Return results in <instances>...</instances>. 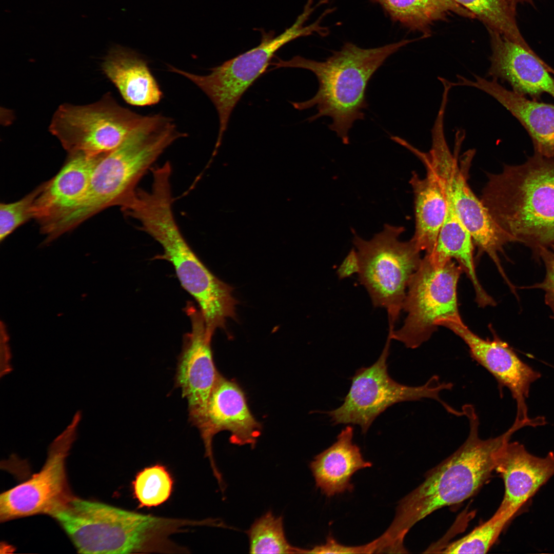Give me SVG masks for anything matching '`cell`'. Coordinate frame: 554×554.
I'll return each instance as SVG.
<instances>
[{
    "instance_id": "cell-1",
    "label": "cell",
    "mask_w": 554,
    "mask_h": 554,
    "mask_svg": "<svg viewBox=\"0 0 554 554\" xmlns=\"http://www.w3.org/2000/svg\"><path fill=\"white\" fill-rule=\"evenodd\" d=\"M469 432L463 444L451 455L428 471L424 481L399 503L395 517L382 535L389 544L403 545L408 531L437 509L459 503L473 496L495 470L499 452L520 429L512 426L495 438L479 435V419L472 405L462 408Z\"/></svg>"
},
{
    "instance_id": "cell-2",
    "label": "cell",
    "mask_w": 554,
    "mask_h": 554,
    "mask_svg": "<svg viewBox=\"0 0 554 554\" xmlns=\"http://www.w3.org/2000/svg\"><path fill=\"white\" fill-rule=\"evenodd\" d=\"M79 553H177L171 539L184 531L183 519L145 515L70 496L49 514Z\"/></svg>"
},
{
    "instance_id": "cell-3",
    "label": "cell",
    "mask_w": 554,
    "mask_h": 554,
    "mask_svg": "<svg viewBox=\"0 0 554 554\" xmlns=\"http://www.w3.org/2000/svg\"><path fill=\"white\" fill-rule=\"evenodd\" d=\"M481 200L515 242L539 252L554 244V158L534 153L522 164L488 173Z\"/></svg>"
},
{
    "instance_id": "cell-4",
    "label": "cell",
    "mask_w": 554,
    "mask_h": 554,
    "mask_svg": "<svg viewBox=\"0 0 554 554\" xmlns=\"http://www.w3.org/2000/svg\"><path fill=\"white\" fill-rule=\"evenodd\" d=\"M419 38L403 39L382 46L362 48L346 42L324 61H316L296 55L287 61L278 58L270 63L273 69L296 68L314 74L319 89L313 97L301 102H292L294 108L305 110L315 107L318 112L307 120L311 122L329 116V128L336 133L343 144L349 143V132L354 122L364 118L367 108V84L375 71L392 54Z\"/></svg>"
},
{
    "instance_id": "cell-5",
    "label": "cell",
    "mask_w": 554,
    "mask_h": 554,
    "mask_svg": "<svg viewBox=\"0 0 554 554\" xmlns=\"http://www.w3.org/2000/svg\"><path fill=\"white\" fill-rule=\"evenodd\" d=\"M185 136L167 117L144 116L123 142L97 163L81 202L52 226L53 234L58 236L106 208L121 207L164 150Z\"/></svg>"
},
{
    "instance_id": "cell-6",
    "label": "cell",
    "mask_w": 554,
    "mask_h": 554,
    "mask_svg": "<svg viewBox=\"0 0 554 554\" xmlns=\"http://www.w3.org/2000/svg\"><path fill=\"white\" fill-rule=\"evenodd\" d=\"M444 118L445 113L439 112L431 130V146L427 152L419 150L406 140L402 146L432 169L446 199L470 233L479 254H488L501 272L503 269L499 254L503 252L505 245L514 241L497 225L469 187L468 173L475 151L469 150L459 156L465 136V131L459 129L456 133L454 151L451 153L445 137Z\"/></svg>"
},
{
    "instance_id": "cell-7",
    "label": "cell",
    "mask_w": 554,
    "mask_h": 554,
    "mask_svg": "<svg viewBox=\"0 0 554 554\" xmlns=\"http://www.w3.org/2000/svg\"><path fill=\"white\" fill-rule=\"evenodd\" d=\"M142 229L162 246L160 257L173 266L184 289L196 301L205 322L207 334L212 337L217 328L226 329L227 319H235L238 302L233 288L216 277L199 259L182 234L172 208L159 205L144 216Z\"/></svg>"
},
{
    "instance_id": "cell-8",
    "label": "cell",
    "mask_w": 554,
    "mask_h": 554,
    "mask_svg": "<svg viewBox=\"0 0 554 554\" xmlns=\"http://www.w3.org/2000/svg\"><path fill=\"white\" fill-rule=\"evenodd\" d=\"M405 230L403 226L386 224L369 240L353 233L359 281L374 307L386 310L389 328L392 329L402 310L409 281L422 260L421 251L411 239L400 240Z\"/></svg>"
},
{
    "instance_id": "cell-9",
    "label": "cell",
    "mask_w": 554,
    "mask_h": 554,
    "mask_svg": "<svg viewBox=\"0 0 554 554\" xmlns=\"http://www.w3.org/2000/svg\"><path fill=\"white\" fill-rule=\"evenodd\" d=\"M392 339L388 333L382 352L370 366L356 370L351 384L342 404L326 412L334 425H359L365 434L374 420L387 408L396 403L429 399L439 403L449 413L458 416L454 409L441 398V393L450 390V382H442L437 375L431 377L425 384L410 386L400 384L389 375L387 360Z\"/></svg>"
},
{
    "instance_id": "cell-10",
    "label": "cell",
    "mask_w": 554,
    "mask_h": 554,
    "mask_svg": "<svg viewBox=\"0 0 554 554\" xmlns=\"http://www.w3.org/2000/svg\"><path fill=\"white\" fill-rule=\"evenodd\" d=\"M463 272L452 260L436 263L425 254L411 276L402 309L407 313L399 329L389 330L392 340L415 349L427 341L442 320L461 321L457 289Z\"/></svg>"
},
{
    "instance_id": "cell-11",
    "label": "cell",
    "mask_w": 554,
    "mask_h": 554,
    "mask_svg": "<svg viewBox=\"0 0 554 554\" xmlns=\"http://www.w3.org/2000/svg\"><path fill=\"white\" fill-rule=\"evenodd\" d=\"M310 29L304 21L294 23L278 35L263 33L256 47L211 69L205 75L192 74L169 66V70L184 76L199 87L214 105L219 118V130L215 147H219L226 131L231 113L241 97L266 70L275 53L290 42L309 35Z\"/></svg>"
},
{
    "instance_id": "cell-12",
    "label": "cell",
    "mask_w": 554,
    "mask_h": 554,
    "mask_svg": "<svg viewBox=\"0 0 554 554\" xmlns=\"http://www.w3.org/2000/svg\"><path fill=\"white\" fill-rule=\"evenodd\" d=\"M144 116L107 94L86 105L64 104L54 113L50 132L70 153L105 154L117 148Z\"/></svg>"
},
{
    "instance_id": "cell-13",
    "label": "cell",
    "mask_w": 554,
    "mask_h": 554,
    "mask_svg": "<svg viewBox=\"0 0 554 554\" xmlns=\"http://www.w3.org/2000/svg\"><path fill=\"white\" fill-rule=\"evenodd\" d=\"M81 418V411H77L70 424L51 443L45 463L38 472L1 494V521L49 515L71 496L67 483L66 459L76 439Z\"/></svg>"
},
{
    "instance_id": "cell-14",
    "label": "cell",
    "mask_w": 554,
    "mask_h": 554,
    "mask_svg": "<svg viewBox=\"0 0 554 554\" xmlns=\"http://www.w3.org/2000/svg\"><path fill=\"white\" fill-rule=\"evenodd\" d=\"M198 429L213 474L220 487L224 486L212 450V440L220 431L230 432V441L238 445L254 448L262 427L251 412L245 393L235 382L221 375L207 405L200 416L192 423Z\"/></svg>"
},
{
    "instance_id": "cell-15",
    "label": "cell",
    "mask_w": 554,
    "mask_h": 554,
    "mask_svg": "<svg viewBox=\"0 0 554 554\" xmlns=\"http://www.w3.org/2000/svg\"><path fill=\"white\" fill-rule=\"evenodd\" d=\"M451 330L467 345L471 357L496 379L500 388H507L517 403L515 423L533 422L527 416L526 399L531 383L541 374L523 362L505 342L497 336L484 339L472 332L462 320H442L437 323Z\"/></svg>"
},
{
    "instance_id": "cell-16",
    "label": "cell",
    "mask_w": 554,
    "mask_h": 554,
    "mask_svg": "<svg viewBox=\"0 0 554 554\" xmlns=\"http://www.w3.org/2000/svg\"><path fill=\"white\" fill-rule=\"evenodd\" d=\"M185 310L190 318L191 329L183 338L175 383L187 400L189 419L192 423L204 411L221 374L214 364L212 337L207 334L202 313L190 302Z\"/></svg>"
},
{
    "instance_id": "cell-17",
    "label": "cell",
    "mask_w": 554,
    "mask_h": 554,
    "mask_svg": "<svg viewBox=\"0 0 554 554\" xmlns=\"http://www.w3.org/2000/svg\"><path fill=\"white\" fill-rule=\"evenodd\" d=\"M491 54L487 76L507 82L516 92L538 100L544 93L554 98V78L531 48L488 31Z\"/></svg>"
},
{
    "instance_id": "cell-18",
    "label": "cell",
    "mask_w": 554,
    "mask_h": 554,
    "mask_svg": "<svg viewBox=\"0 0 554 554\" xmlns=\"http://www.w3.org/2000/svg\"><path fill=\"white\" fill-rule=\"evenodd\" d=\"M67 163L52 180L42 185L35 200L33 218L40 222L44 232L72 212L88 187L97 163L105 154L70 153Z\"/></svg>"
},
{
    "instance_id": "cell-19",
    "label": "cell",
    "mask_w": 554,
    "mask_h": 554,
    "mask_svg": "<svg viewBox=\"0 0 554 554\" xmlns=\"http://www.w3.org/2000/svg\"><path fill=\"white\" fill-rule=\"evenodd\" d=\"M495 471L503 479L505 489L499 508L516 515L554 476V453L538 457L523 444L508 441L499 452Z\"/></svg>"
},
{
    "instance_id": "cell-20",
    "label": "cell",
    "mask_w": 554,
    "mask_h": 554,
    "mask_svg": "<svg viewBox=\"0 0 554 554\" xmlns=\"http://www.w3.org/2000/svg\"><path fill=\"white\" fill-rule=\"evenodd\" d=\"M457 76L455 86L470 87L484 92L515 117L530 136L535 153L554 158V105L528 99L507 89L496 80H487L476 74H473V80Z\"/></svg>"
},
{
    "instance_id": "cell-21",
    "label": "cell",
    "mask_w": 554,
    "mask_h": 554,
    "mask_svg": "<svg viewBox=\"0 0 554 554\" xmlns=\"http://www.w3.org/2000/svg\"><path fill=\"white\" fill-rule=\"evenodd\" d=\"M353 428L347 426L336 441L317 454L309 464L315 486L328 497L351 492V478L358 470L372 464L364 460L360 447L353 442Z\"/></svg>"
},
{
    "instance_id": "cell-22",
    "label": "cell",
    "mask_w": 554,
    "mask_h": 554,
    "mask_svg": "<svg viewBox=\"0 0 554 554\" xmlns=\"http://www.w3.org/2000/svg\"><path fill=\"white\" fill-rule=\"evenodd\" d=\"M102 67L128 104L145 106L161 100L162 92L146 62L131 51L120 47L112 48Z\"/></svg>"
},
{
    "instance_id": "cell-23",
    "label": "cell",
    "mask_w": 554,
    "mask_h": 554,
    "mask_svg": "<svg viewBox=\"0 0 554 554\" xmlns=\"http://www.w3.org/2000/svg\"><path fill=\"white\" fill-rule=\"evenodd\" d=\"M426 176L413 171L409 181L414 194L415 230L411 240L426 254L433 251L445 220L447 201L445 193L432 169L423 164Z\"/></svg>"
},
{
    "instance_id": "cell-24",
    "label": "cell",
    "mask_w": 554,
    "mask_h": 554,
    "mask_svg": "<svg viewBox=\"0 0 554 554\" xmlns=\"http://www.w3.org/2000/svg\"><path fill=\"white\" fill-rule=\"evenodd\" d=\"M473 243L470 233L461 221L445 222L442 226L433 251L427 255L437 263H444L449 260L456 259L472 284L478 305L481 307L494 306L495 301L483 289L476 274Z\"/></svg>"
},
{
    "instance_id": "cell-25",
    "label": "cell",
    "mask_w": 554,
    "mask_h": 554,
    "mask_svg": "<svg viewBox=\"0 0 554 554\" xmlns=\"http://www.w3.org/2000/svg\"><path fill=\"white\" fill-rule=\"evenodd\" d=\"M380 6L393 22L427 37L431 25L453 13L475 18L469 10L454 0H370Z\"/></svg>"
},
{
    "instance_id": "cell-26",
    "label": "cell",
    "mask_w": 554,
    "mask_h": 554,
    "mask_svg": "<svg viewBox=\"0 0 554 554\" xmlns=\"http://www.w3.org/2000/svg\"><path fill=\"white\" fill-rule=\"evenodd\" d=\"M471 13L488 30L499 33L521 45L526 42L515 19L516 11L506 0H454Z\"/></svg>"
},
{
    "instance_id": "cell-27",
    "label": "cell",
    "mask_w": 554,
    "mask_h": 554,
    "mask_svg": "<svg viewBox=\"0 0 554 554\" xmlns=\"http://www.w3.org/2000/svg\"><path fill=\"white\" fill-rule=\"evenodd\" d=\"M173 486L172 474L161 463L140 470L131 483L132 496L138 508L155 507L164 504L170 498Z\"/></svg>"
},
{
    "instance_id": "cell-28",
    "label": "cell",
    "mask_w": 554,
    "mask_h": 554,
    "mask_svg": "<svg viewBox=\"0 0 554 554\" xmlns=\"http://www.w3.org/2000/svg\"><path fill=\"white\" fill-rule=\"evenodd\" d=\"M251 553H302L287 540L282 517L271 511L256 519L247 531Z\"/></svg>"
},
{
    "instance_id": "cell-29",
    "label": "cell",
    "mask_w": 554,
    "mask_h": 554,
    "mask_svg": "<svg viewBox=\"0 0 554 554\" xmlns=\"http://www.w3.org/2000/svg\"><path fill=\"white\" fill-rule=\"evenodd\" d=\"M515 515L510 511L498 508L488 521L464 537L443 547L436 553H485L495 543L504 527Z\"/></svg>"
},
{
    "instance_id": "cell-30",
    "label": "cell",
    "mask_w": 554,
    "mask_h": 554,
    "mask_svg": "<svg viewBox=\"0 0 554 554\" xmlns=\"http://www.w3.org/2000/svg\"><path fill=\"white\" fill-rule=\"evenodd\" d=\"M42 186L19 201L0 205V240L2 242L19 226L33 218V208Z\"/></svg>"
},
{
    "instance_id": "cell-31",
    "label": "cell",
    "mask_w": 554,
    "mask_h": 554,
    "mask_svg": "<svg viewBox=\"0 0 554 554\" xmlns=\"http://www.w3.org/2000/svg\"><path fill=\"white\" fill-rule=\"evenodd\" d=\"M537 260H542L545 267V275L543 281L537 283L530 288H539L544 292L545 304L551 311V317L554 319V244L542 250L539 253Z\"/></svg>"
},
{
    "instance_id": "cell-32",
    "label": "cell",
    "mask_w": 554,
    "mask_h": 554,
    "mask_svg": "<svg viewBox=\"0 0 554 554\" xmlns=\"http://www.w3.org/2000/svg\"><path fill=\"white\" fill-rule=\"evenodd\" d=\"M376 540L360 546H346L339 543L333 537H327L326 543L311 549H303V553H376Z\"/></svg>"
},
{
    "instance_id": "cell-33",
    "label": "cell",
    "mask_w": 554,
    "mask_h": 554,
    "mask_svg": "<svg viewBox=\"0 0 554 554\" xmlns=\"http://www.w3.org/2000/svg\"><path fill=\"white\" fill-rule=\"evenodd\" d=\"M360 271V262L357 252L352 248L343 260L337 273L340 279L349 278Z\"/></svg>"
},
{
    "instance_id": "cell-34",
    "label": "cell",
    "mask_w": 554,
    "mask_h": 554,
    "mask_svg": "<svg viewBox=\"0 0 554 554\" xmlns=\"http://www.w3.org/2000/svg\"><path fill=\"white\" fill-rule=\"evenodd\" d=\"M4 335H1V377L9 373L12 370V367L10 364L11 353L8 344V337L6 332L3 333Z\"/></svg>"
},
{
    "instance_id": "cell-35",
    "label": "cell",
    "mask_w": 554,
    "mask_h": 554,
    "mask_svg": "<svg viewBox=\"0 0 554 554\" xmlns=\"http://www.w3.org/2000/svg\"><path fill=\"white\" fill-rule=\"evenodd\" d=\"M509 5L513 9H516V7L517 4L523 2L531 3L533 0H506Z\"/></svg>"
}]
</instances>
